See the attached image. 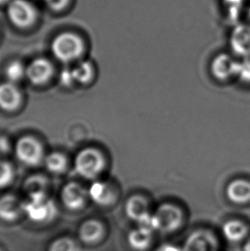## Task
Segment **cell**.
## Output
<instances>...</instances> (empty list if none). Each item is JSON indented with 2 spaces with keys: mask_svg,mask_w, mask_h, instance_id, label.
I'll return each mask as SVG.
<instances>
[{
  "mask_svg": "<svg viewBox=\"0 0 250 251\" xmlns=\"http://www.w3.org/2000/svg\"><path fill=\"white\" fill-rule=\"evenodd\" d=\"M53 73V68L48 59L38 58L34 59L26 68V76L32 84L41 86L48 82Z\"/></svg>",
  "mask_w": 250,
  "mask_h": 251,
  "instance_id": "8fae6325",
  "label": "cell"
},
{
  "mask_svg": "<svg viewBox=\"0 0 250 251\" xmlns=\"http://www.w3.org/2000/svg\"><path fill=\"white\" fill-rule=\"evenodd\" d=\"M48 187L47 179L41 176H32L26 181L24 188L28 195L36 193H46Z\"/></svg>",
  "mask_w": 250,
  "mask_h": 251,
  "instance_id": "cb8c5ba5",
  "label": "cell"
},
{
  "mask_svg": "<svg viewBox=\"0 0 250 251\" xmlns=\"http://www.w3.org/2000/svg\"><path fill=\"white\" fill-rule=\"evenodd\" d=\"M22 95L15 83L6 82L0 84V108L12 112L20 105Z\"/></svg>",
  "mask_w": 250,
  "mask_h": 251,
  "instance_id": "5bb4252c",
  "label": "cell"
},
{
  "mask_svg": "<svg viewBox=\"0 0 250 251\" xmlns=\"http://www.w3.org/2000/svg\"><path fill=\"white\" fill-rule=\"evenodd\" d=\"M88 197L100 206H109L114 202L116 195L113 188L103 181H94L88 190Z\"/></svg>",
  "mask_w": 250,
  "mask_h": 251,
  "instance_id": "4fadbf2b",
  "label": "cell"
},
{
  "mask_svg": "<svg viewBox=\"0 0 250 251\" xmlns=\"http://www.w3.org/2000/svg\"><path fill=\"white\" fill-rule=\"evenodd\" d=\"M232 54L240 58H250V23H237L233 25L229 37Z\"/></svg>",
  "mask_w": 250,
  "mask_h": 251,
  "instance_id": "8992f818",
  "label": "cell"
},
{
  "mask_svg": "<svg viewBox=\"0 0 250 251\" xmlns=\"http://www.w3.org/2000/svg\"><path fill=\"white\" fill-rule=\"evenodd\" d=\"M80 238L87 244H95L101 239L104 235V227L100 222L95 220L85 221L79 230Z\"/></svg>",
  "mask_w": 250,
  "mask_h": 251,
  "instance_id": "ac0fdd59",
  "label": "cell"
},
{
  "mask_svg": "<svg viewBox=\"0 0 250 251\" xmlns=\"http://www.w3.org/2000/svg\"><path fill=\"white\" fill-rule=\"evenodd\" d=\"M6 13L11 24L22 29L32 27L37 20L36 8L28 0H10Z\"/></svg>",
  "mask_w": 250,
  "mask_h": 251,
  "instance_id": "5b68a950",
  "label": "cell"
},
{
  "mask_svg": "<svg viewBox=\"0 0 250 251\" xmlns=\"http://www.w3.org/2000/svg\"><path fill=\"white\" fill-rule=\"evenodd\" d=\"M222 233L228 241L238 242L245 237L247 228L241 221H227L222 226Z\"/></svg>",
  "mask_w": 250,
  "mask_h": 251,
  "instance_id": "d6986e66",
  "label": "cell"
},
{
  "mask_svg": "<svg viewBox=\"0 0 250 251\" xmlns=\"http://www.w3.org/2000/svg\"><path fill=\"white\" fill-rule=\"evenodd\" d=\"M74 166L79 176L86 179H95L105 169V157L98 150L88 148L76 154Z\"/></svg>",
  "mask_w": 250,
  "mask_h": 251,
  "instance_id": "3957f363",
  "label": "cell"
},
{
  "mask_svg": "<svg viewBox=\"0 0 250 251\" xmlns=\"http://www.w3.org/2000/svg\"><path fill=\"white\" fill-rule=\"evenodd\" d=\"M10 0H0V5H3V4H8L10 3Z\"/></svg>",
  "mask_w": 250,
  "mask_h": 251,
  "instance_id": "836d02e7",
  "label": "cell"
},
{
  "mask_svg": "<svg viewBox=\"0 0 250 251\" xmlns=\"http://www.w3.org/2000/svg\"><path fill=\"white\" fill-rule=\"evenodd\" d=\"M49 251H79V247L73 239L60 238L51 244Z\"/></svg>",
  "mask_w": 250,
  "mask_h": 251,
  "instance_id": "d4e9b609",
  "label": "cell"
},
{
  "mask_svg": "<svg viewBox=\"0 0 250 251\" xmlns=\"http://www.w3.org/2000/svg\"><path fill=\"white\" fill-rule=\"evenodd\" d=\"M13 169L10 164L0 160V188L10 184L13 178Z\"/></svg>",
  "mask_w": 250,
  "mask_h": 251,
  "instance_id": "4316f807",
  "label": "cell"
},
{
  "mask_svg": "<svg viewBox=\"0 0 250 251\" xmlns=\"http://www.w3.org/2000/svg\"><path fill=\"white\" fill-rule=\"evenodd\" d=\"M60 82L64 87L73 86L75 81L74 75L72 73V69H64L60 73Z\"/></svg>",
  "mask_w": 250,
  "mask_h": 251,
  "instance_id": "83f0119b",
  "label": "cell"
},
{
  "mask_svg": "<svg viewBox=\"0 0 250 251\" xmlns=\"http://www.w3.org/2000/svg\"><path fill=\"white\" fill-rule=\"evenodd\" d=\"M8 145H7L6 141L4 140H0V152L4 153L6 151Z\"/></svg>",
  "mask_w": 250,
  "mask_h": 251,
  "instance_id": "4dcf8cb0",
  "label": "cell"
},
{
  "mask_svg": "<svg viewBox=\"0 0 250 251\" xmlns=\"http://www.w3.org/2000/svg\"><path fill=\"white\" fill-rule=\"evenodd\" d=\"M125 213L130 220L141 226L151 227L152 212L149 209V204L144 197L135 195L129 197L125 204Z\"/></svg>",
  "mask_w": 250,
  "mask_h": 251,
  "instance_id": "ba28073f",
  "label": "cell"
},
{
  "mask_svg": "<svg viewBox=\"0 0 250 251\" xmlns=\"http://www.w3.org/2000/svg\"><path fill=\"white\" fill-rule=\"evenodd\" d=\"M71 0H44L45 3L51 10L61 11L64 10Z\"/></svg>",
  "mask_w": 250,
  "mask_h": 251,
  "instance_id": "f1b7e54d",
  "label": "cell"
},
{
  "mask_svg": "<svg viewBox=\"0 0 250 251\" xmlns=\"http://www.w3.org/2000/svg\"><path fill=\"white\" fill-rule=\"evenodd\" d=\"M88 197V190L80 183L71 182L64 185L61 198L64 206L71 210H78L83 207Z\"/></svg>",
  "mask_w": 250,
  "mask_h": 251,
  "instance_id": "30bf717a",
  "label": "cell"
},
{
  "mask_svg": "<svg viewBox=\"0 0 250 251\" xmlns=\"http://www.w3.org/2000/svg\"><path fill=\"white\" fill-rule=\"evenodd\" d=\"M45 166L50 173L60 174L67 167V160L61 153H51L45 159Z\"/></svg>",
  "mask_w": 250,
  "mask_h": 251,
  "instance_id": "ffe728a7",
  "label": "cell"
},
{
  "mask_svg": "<svg viewBox=\"0 0 250 251\" xmlns=\"http://www.w3.org/2000/svg\"><path fill=\"white\" fill-rule=\"evenodd\" d=\"M236 78L245 84H250V58L238 59Z\"/></svg>",
  "mask_w": 250,
  "mask_h": 251,
  "instance_id": "484cf974",
  "label": "cell"
},
{
  "mask_svg": "<svg viewBox=\"0 0 250 251\" xmlns=\"http://www.w3.org/2000/svg\"><path fill=\"white\" fill-rule=\"evenodd\" d=\"M157 251H183V250L181 251L179 249L172 246V245H165L161 248H159Z\"/></svg>",
  "mask_w": 250,
  "mask_h": 251,
  "instance_id": "f546056e",
  "label": "cell"
},
{
  "mask_svg": "<svg viewBox=\"0 0 250 251\" xmlns=\"http://www.w3.org/2000/svg\"><path fill=\"white\" fill-rule=\"evenodd\" d=\"M222 1H223L224 6L225 7L227 16L229 17L230 21L237 22V24L241 13L245 10L246 8L245 5L246 0H222Z\"/></svg>",
  "mask_w": 250,
  "mask_h": 251,
  "instance_id": "7402d4cb",
  "label": "cell"
},
{
  "mask_svg": "<svg viewBox=\"0 0 250 251\" xmlns=\"http://www.w3.org/2000/svg\"><path fill=\"white\" fill-rule=\"evenodd\" d=\"M217 240L211 232L194 231L184 242L183 251H217Z\"/></svg>",
  "mask_w": 250,
  "mask_h": 251,
  "instance_id": "7c38bea8",
  "label": "cell"
},
{
  "mask_svg": "<svg viewBox=\"0 0 250 251\" xmlns=\"http://www.w3.org/2000/svg\"><path fill=\"white\" fill-rule=\"evenodd\" d=\"M23 213L24 202L17 197L6 195L0 198V219L5 221H13Z\"/></svg>",
  "mask_w": 250,
  "mask_h": 251,
  "instance_id": "2e32d148",
  "label": "cell"
},
{
  "mask_svg": "<svg viewBox=\"0 0 250 251\" xmlns=\"http://www.w3.org/2000/svg\"><path fill=\"white\" fill-rule=\"evenodd\" d=\"M51 52L63 63L77 59L84 51V43L79 35L71 32L58 34L51 41Z\"/></svg>",
  "mask_w": 250,
  "mask_h": 251,
  "instance_id": "6da1fadb",
  "label": "cell"
},
{
  "mask_svg": "<svg viewBox=\"0 0 250 251\" xmlns=\"http://www.w3.org/2000/svg\"><path fill=\"white\" fill-rule=\"evenodd\" d=\"M225 194L229 200L236 204L250 202V181L246 179H234L228 183Z\"/></svg>",
  "mask_w": 250,
  "mask_h": 251,
  "instance_id": "9a60e30c",
  "label": "cell"
},
{
  "mask_svg": "<svg viewBox=\"0 0 250 251\" xmlns=\"http://www.w3.org/2000/svg\"><path fill=\"white\" fill-rule=\"evenodd\" d=\"M152 230L146 226H139L128 235L129 246L135 251H144L149 247L152 240Z\"/></svg>",
  "mask_w": 250,
  "mask_h": 251,
  "instance_id": "e0dca14e",
  "label": "cell"
},
{
  "mask_svg": "<svg viewBox=\"0 0 250 251\" xmlns=\"http://www.w3.org/2000/svg\"><path fill=\"white\" fill-rule=\"evenodd\" d=\"M238 60L232 55L220 53L211 62L210 70L212 75L219 81H227L236 78Z\"/></svg>",
  "mask_w": 250,
  "mask_h": 251,
  "instance_id": "9c48e42d",
  "label": "cell"
},
{
  "mask_svg": "<svg viewBox=\"0 0 250 251\" xmlns=\"http://www.w3.org/2000/svg\"><path fill=\"white\" fill-rule=\"evenodd\" d=\"M5 75L8 82L17 83L26 75V68L20 62H11L6 67Z\"/></svg>",
  "mask_w": 250,
  "mask_h": 251,
  "instance_id": "603a6c76",
  "label": "cell"
},
{
  "mask_svg": "<svg viewBox=\"0 0 250 251\" xmlns=\"http://www.w3.org/2000/svg\"><path fill=\"white\" fill-rule=\"evenodd\" d=\"M244 251H250V238L244 245Z\"/></svg>",
  "mask_w": 250,
  "mask_h": 251,
  "instance_id": "d6a6232c",
  "label": "cell"
},
{
  "mask_svg": "<svg viewBox=\"0 0 250 251\" xmlns=\"http://www.w3.org/2000/svg\"><path fill=\"white\" fill-rule=\"evenodd\" d=\"M245 13L247 15L248 19H249V22L250 23V3H248L247 5H246Z\"/></svg>",
  "mask_w": 250,
  "mask_h": 251,
  "instance_id": "1f68e13d",
  "label": "cell"
},
{
  "mask_svg": "<svg viewBox=\"0 0 250 251\" xmlns=\"http://www.w3.org/2000/svg\"><path fill=\"white\" fill-rule=\"evenodd\" d=\"M75 81L81 84H87L94 76L93 65L88 61L80 62L72 69Z\"/></svg>",
  "mask_w": 250,
  "mask_h": 251,
  "instance_id": "44dd1931",
  "label": "cell"
},
{
  "mask_svg": "<svg viewBox=\"0 0 250 251\" xmlns=\"http://www.w3.org/2000/svg\"><path fill=\"white\" fill-rule=\"evenodd\" d=\"M24 214L34 222L43 223L51 221L56 216L57 207L47 194H31L24 202Z\"/></svg>",
  "mask_w": 250,
  "mask_h": 251,
  "instance_id": "7a4b0ae2",
  "label": "cell"
},
{
  "mask_svg": "<svg viewBox=\"0 0 250 251\" xmlns=\"http://www.w3.org/2000/svg\"><path fill=\"white\" fill-rule=\"evenodd\" d=\"M182 221L183 214L179 207L172 203H164L152 213L151 227L152 231L170 233L179 228Z\"/></svg>",
  "mask_w": 250,
  "mask_h": 251,
  "instance_id": "277c9868",
  "label": "cell"
},
{
  "mask_svg": "<svg viewBox=\"0 0 250 251\" xmlns=\"http://www.w3.org/2000/svg\"><path fill=\"white\" fill-rule=\"evenodd\" d=\"M16 156L28 167H34L43 159V149L39 141L30 136H24L18 140L16 148Z\"/></svg>",
  "mask_w": 250,
  "mask_h": 251,
  "instance_id": "52a82bcc",
  "label": "cell"
}]
</instances>
